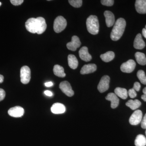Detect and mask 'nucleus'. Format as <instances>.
Listing matches in <instances>:
<instances>
[{
	"label": "nucleus",
	"mask_w": 146,
	"mask_h": 146,
	"mask_svg": "<svg viewBox=\"0 0 146 146\" xmlns=\"http://www.w3.org/2000/svg\"><path fill=\"white\" fill-rule=\"evenodd\" d=\"M106 99L111 102V107L113 109L117 107L119 105V100L115 93H110L108 94Z\"/></svg>",
	"instance_id": "obj_12"
},
{
	"label": "nucleus",
	"mask_w": 146,
	"mask_h": 146,
	"mask_svg": "<svg viewBox=\"0 0 146 146\" xmlns=\"http://www.w3.org/2000/svg\"><path fill=\"white\" fill-rule=\"evenodd\" d=\"M1 3L0 2V6H1Z\"/></svg>",
	"instance_id": "obj_41"
},
{
	"label": "nucleus",
	"mask_w": 146,
	"mask_h": 146,
	"mask_svg": "<svg viewBox=\"0 0 146 146\" xmlns=\"http://www.w3.org/2000/svg\"><path fill=\"white\" fill-rule=\"evenodd\" d=\"M25 27L27 30L32 33L37 34L39 30V24L37 18H29L25 23Z\"/></svg>",
	"instance_id": "obj_4"
},
{
	"label": "nucleus",
	"mask_w": 146,
	"mask_h": 146,
	"mask_svg": "<svg viewBox=\"0 0 146 146\" xmlns=\"http://www.w3.org/2000/svg\"><path fill=\"white\" fill-rule=\"evenodd\" d=\"M143 92L144 95H146V87H145V88L143 89Z\"/></svg>",
	"instance_id": "obj_40"
},
{
	"label": "nucleus",
	"mask_w": 146,
	"mask_h": 146,
	"mask_svg": "<svg viewBox=\"0 0 146 146\" xmlns=\"http://www.w3.org/2000/svg\"><path fill=\"white\" fill-rule=\"evenodd\" d=\"M145 29H146V26H145Z\"/></svg>",
	"instance_id": "obj_43"
},
{
	"label": "nucleus",
	"mask_w": 146,
	"mask_h": 146,
	"mask_svg": "<svg viewBox=\"0 0 146 146\" xmlns=\"http://www.w3.org/2000/svg\"><path fill=\"white\" fill-rule=\"evenodd\" d=\"M54 74L55 75L60 78H64L66 76L64 72V68L58 65H55L53 68Z\"/></svg>",
	"instance_id": "obj_21"
},
{
	"label": "nucleus",
	"mask_w": 146,
	"mask_h": 146,
	"mask_svg": "<svg viewBox=\"0 0 146 146\" xmlns=\"http://www.w3.org/2000/svg\"><path fill=\"white\" fill-rule=\"evenodd\" d=\"M136 146H145L146 145V138L144 135L139 134L136 136L135 140Z\"/></svg>",
	"instance_id": "obj_26"
},
{
	"label": "nucleus",
	"mask_w": 146,
	"mask_h": 146,
	"mask_svg": "<svg viewBox=\"0 0 146 146\" xmlns=\"http://www.w3.org/2000/svg\"><path fill=\"white\" fill-rule=\"evenodd\" d=\"M36 18L38 20L39 24V30L37 34H41L46 31L47 28L46 23L44 18L43 17H37Z\"/></svg>",
	"instance_id": "obj_22"
},
{
	"label": "nucleus",
	"mask_w": 146,
	"mask_h": 146,
	"mask_svg": "<svg viewBox=\"0 0 146 146\" xmlns=\"http://www.w3.org/2000/svg\"><path fill=\"white\" fill-rule=\"evenodd\" d=\"M21 80L24 84H27L30 81L31 72L30 68L27 66H24L21 68Z\"/></svg>",
	"instance_id": "obj_5"
},
{
	"label": "nucleus",
	"mask_w": 146,
	"mask_h": 146,
	"mask_svg": "<svg viewBox=\"0 0 146 146\" xmlns=\"http://www.w3.org/2000/svg\"><path fill=\"white\" fill-rule=\"evenodd\" d=\"M136 66V63L135 61L132 59H130L122 64L121 70L123 72L131 73L134 70Z\"/></svg>",
	"instance_id": "obj_8"
},
{
	"label": "nucleus",
	"mask_w": 146,
	"mask_h": 146,
	"mask_svg": "<svg viewBox=\"0 0 146 146\" xmlns=\"http://www.w3.org/2000/svg\"><path fill=\"white\" fill-rule=\"evenodd\" d=\"M137 76L141 83L146 84V76L144 71L142 70L138 71L137 73Z\"/></svg>",
	"instance_id": "obj_27"
},
{
	"label": "nucleus",
	"mask_w": 146,
	"mask_h": 146,
	"mask_svg": "<svg viewBox=\"0 0 146 146\" xmlns=\"http://www.w3.org/2000/svg\"><path fill=\"white\" fill-rule=\"evenodd\" d=\"M59 88L68 96L70 97L74 96V93L72 89L70 84L68 82L65 81L60 82L59 84Z\"/></svg>",
	"instance_id": "obj_9"
},
{
	"label": "nucleus",
	"mask_w": 146,
	"mask_h": 146,
	"mask_svg": "<svg viewBox=\"0 0 146 146\" xmlns=\"http://www.w3.org/2000/svg\"><path fill=\"white\" fill-rule=\"evenodd\" d=\"M141 85L138 82H135L133 85V89L136 91H139L141 89Z\"/></svg>",
	"instance_id": "obj_34"
},
{
	"label": "nucleus",
	"mask_w": 146,
	"mask_h": 146,
	"mask_svg": "<svg viewBox=\"0 0 146 146\" xmlns=\"http://www.w3.org/2000/svg\"><path fill=\"white\" fill-rule=\"evenodd\" d=\"M135 58L137 63L140 65H146V58L145 54L141 52H137L135 53Z\"/></svg>",
	"instance_id": "obj_25"
},
{
	"label": "nucleus",
	"mask_w": 146,
	"mask_h": 146,
	"mask_svg": "<svg viewBox=\"0 0 146 146\" xmlns=\"http://www.w3.org/2000/svg\"><path fill=\"white\" fill-rule=\"evenodd\" d=\"M101 2L103 5L107 6H112L114 4V1L113 0H102Z\"/></svg>",
	"instance_id": "obj_29"
},
{
	"label": "nucleus",
	"mask_w": 146,
	"mask_h": 146,
	"mask_svg": "<svg viewBox=\"0 0 146 146\" xmlns=\"http://www.w3.org/2000/svg\"><path fill=\"white\" fill-rule=\"evenodd\" d=\"M145 46V44L142 39V35L138 33L136 35L133 42V47L136 49L141 50Z\"/></svg>",
	"instance_id": "obj_16"
},
{
	"label": "nucleus",
	"mask_w": 146,
	"mask_h": 146,
	"mask_svg": "<svg viewBox=\"0 0 146 146\" xmlns=\"http://www.w3.org/2000/svg\"><path fill=\"white\" fill-rule=\"evenodd\" d=\"M136 11L141 14L146 13V0H137L135 2Z\"/></svg>",
	"instance_id": "obj_14"
},
{
	"label": "nucleus",
	"mask_w": 146,
	"mask_h": 146,
	"mask_svg": "<svg viewBox=\"0 0 146 146\" xmlns=\"http://www.w3.org/2000/svg\"><path fill=\"white\" fill-rule=\"evenodd\" d=\"M11 3L13 5L18 6L21 5L23 3V0H11Z\"/></svg>",
	"instance_id": "obj_31"
},
{
	"label": "nucleus",
	"mask_w": 146,
	"mask_h": 146,
	"mask_svg": "<svg viewBox=\"0 0 146 146\" xmlns=\"http://www.w3.org/2000/svg\"><path fill=\"white\" fill-rule=\"evenodd\" d=\"M145 134H146V131H145Z\"/></svg>",
	"instance_id": "obj_42"
},
{
	"label": "nucleus",
	"mask_w": 146,
	"mask_h": 146,
	"mask_svg": "<svg viewBox=\"0 0 146 146\" xmlns=\"http://www.w3.org/2000/svg\"><path fill=\"white\" fill-rule=\"evenodd\" d=\"M66 110L65 106L59 103H56L51 108V111L55 114H60L64 113Z\"/></svg>",
	"instance_id": "obj_15"
},
{
	"label": "nucleus",
	"mask_w": 146,
	"mask_h": 146,
	"mask_svg": "<svg viewBox=\"0 0 146 146\" xmlns=\"http://www.w3.org/2000/svg\"><path fill=\"white\" fill-rule=\"evenodd\" d=\"M141 99H142V100H143L144 101L146 102V95H142V96H141Z\"/></svg>",
	"instance_id": "obj_39"
},
{
	"label": "nucleus",
	"mask_w": 146,
	"mask_h": 146,
	"mask_svg": "<svg viewBox=\"0 0 146 146\" xmlns=\"http://www.w3.org/2000/svg\"><path fill=\"white\" fill-rule=\"evenodd\" d=\"M143 117V113L141 110H138L133 112L129 119V122L131 125H136L141 122Z\"/></svg>",
	"instance_id": "obj_7"
},
{
	"label": "nucleus",
	"mask_w": 146,
	"mask_h": 146,
	"mask_svg": "<svg viewBox=\"0 0 146 146\" xmlns=\"http://www.w3.org/2000/svg\"><path fill=\"white\" fill-rule=\"evenodd\" d=\"M142 33H143V35L144 37L146 39V29L145 28L143 29Z\"/></svg>",
	"instance_id": "obj_37"
},
{
	"label": "nucleus",
	"mask_w": 146,
	"mask_h": 146,
	"mask_svg": "<svg viewBox=\"0 0 146 146\" xmlns=\"http://www.w3.org/2000/svg\"><path fill=\"white\" fill-rule=\"evenodd\" d=\"M115 94L117 96L123 100L127 98L128 97L127 90L125 88L117 87L115 89Z\"/></svg>",
	"instance_id": "obj_20"
},
{
	"label": "nucleus",
	"mask_w": 146,
	"mask_h": 146,
	"mask_svg": "<svg viewBox=\"0 0 146 146\" xmlns=\"http://www.w3.org/2000/svg\"><path fill=\"white\" fill-rule=\"evenodd\" d=\"M97 66L95 64H89L84 65L80 70L82 74H87L95 72L96 70Z\"/></svg>",
	"instance_id": "obj_18"
},
{
	"label": "nucleus",
	"mask_w": 146,
	"mask_h": 146,
	"mask_svg": "<svg viewBox=\"0 0 146 146\" xmlns=\"http://www.w3.org/2000/svg\"><path fill=\"white\" fill-rule=\"evenodd\" d=\"M4 76L0 74V83H2L3 82Z\"/></svg>",
	"instance_id": "obj_38"
},
{
	"label": "nucleus",
	"mask_w": 146,
	"mask_h": 146,
	"mask_svg": "<svg viewBox=\"0 0 146 146\" xmlns=\"http://www.w3.org/2000/svg\"><path fill=\"white\" fill-rule=\"evenodd\" d=\"M126 27V21L123 18H119L115 22L111 34L110 38L113 41H117L123 35Z\"/></svg>",
	"instance_id": "obj_1"
},
{
	"label": "nucleus",
	"mask_w": 146,
	"mask_h": 146,
	"mask_svg": "<svg viewBox=\"0 0 146 146\" xmlns=\"http://www.w3.org/2000/svg\"><path fill=\"white\" fill-rule=\"evenodd\" d=\"M81 43L78 36H73L72 37V41L67 44V47L68 49L75 51L77 48L80 47Z\"/></svg>",
	"instance_id": "obj_11"
},
{
	"label": "nucleus",
	"mask_w": 146,
	"mask_h": 146,
	"mask_svg": "<svg viewBox=\"0 0 146 146\" xmlns=\"http://www.w3.org/2000/svg\"><path fill=\"white\" fill-rule=\"evenodd\" d=\"M110 78L109 76H104L102 78L98 85V89L100 93H102L108 90L109 88Z\"/></svg>",
	"instance_id": "obj_6"
},
{
	"label": "nucleus",
	"mask_w": 146,
	"mask_h": 146,
	"mask_svg": "<svg viewBox=\"0 0 146 146\" xmlns=\"http://www.w3.org/2000/svg\"><path fill=\"white\" fill-rule=\"evenodd\" d=\"M5 95V91L3 89L0 88V102L4 99Z\"/></svg>",
	"instance_id": "obj_32"
},
{
	"label": "nucleus",
	"mask_w": 146,
	"mask_h": 146,
	"mask_svg": "<svg viewBox=\"0 0 146 146\" xmlns=\"http://www.w3.org/2000/svg\"><path fill=\"white\" fill-rule=\"evenodd\" d=\"M25 112L24 109L20 106H16L9 110V115L13 117H21Z\"/></svg>",
	"instance_id": "obj_10"
},
{
	"label": "nucleus",
	"mask_w": 146,
	"mask_h": 146,
	"mask_svg": "<svg viewBox=\"0 0 146 146\" xmlns=\"http://www.w3.org/2000/svg\"><path fill=\"white\" fill-rule=\"evenodd\" d=\"M68 1L72 6L76 8H79L82 5V0H69Z\"/></svg>",
	"instance_id": "obj_28"
},
{
	"label": "nucleus",
	"mask_w": 146,
	"mask_h": 146,
	"mask_svg": "<svg viewBox=\"0 0 146 146\" xmlns=\"http://www.w3.org/2000/svg\"><path fill=\"white\" fill-rule=\"evenodd\" d=\"M104 15L105 17L106 23L107 27H110L112 26L115 21L114 14L109 11H106L104 13Z\"/></svg>",
	"instance_id": "obj_17"
},
{
	"label": "nucleus",
	"mask_w": 146,
	"mask_h": 146,
	"mask_svg": "<svg viewBox=\"0 0 146 146\" xmlns=\"http://www.w3.org/2000/svg\"><path fill=\"white\" fill-rule=\"evenodd\" d=\"M87 29L89 33L94 35L98 34L99 31V23L97 16H89L86 22Z\"/></svg>",
	"instance_id": "obj_2"
},
{
	"label": "nucleus",
	"mask_w": 146,
	"mask_h": 146,
	"mask_svg": "<svg viewBox=\"0 0 146 146\" xmlns=\"http://www.w3.org/2000/svg\"><path fill=\"white\" fill-rule=\"evenodd\" d=\"M53 83L51 82H46V83H45V85L46 87H50V86H53Z\"/></svg>",
	"instance_id": "obj_36"
},
{
	"label": "nucleus",
	"mask_w": 146,
	"mask_h": 146,
	"mask_svg": "<svg viewBox=\"0 0 146 146\" xmlns=\"http://www.w3.org/2000/svg\"><path fill=\"white\" fill-rule=\"evenodd\" d=\"M128 95L131 98H134L137 96L136 91L133 88L130 89L128 92Z\"/></svg>",
	"instance_id": "obj_30"
},
{
	"label": "nucleus",
	"mask_w": 146,
	"mask_h": 146,
	"mask_svg": "<svg viewBox=\"0 0 146 146\" xmlns=\"http://www.w3.org/2000/svg\"><path fill=\"white\" fill-rule=\"evenodd\" d=\"M141 102L138 100H129L126 103V105L132 110L137 109L141 106Z\"/></svg>",
	"instance_id": "obj_23"
},
{
	"label": "nucleus",
	"mask_w": 146,
	"mask_h": 146,
	"mask_svg": "<svg viewBox=\"0 0 146 146\" xmlns=\"http://www.w3.org/2000/svg\"><path fill=\"white\" fill-rule=\"evenodd\" d=\"M68 62L70 68L73 70H75L78 66V60L74 55L70 54L68 55Z\"/></svg>",
	"instance_id": "obj_19"
},
{
	"label": "nucleus",
	"mask_w": 146,
	"mask_h": 146,
	"mask_svg": "<svg viewBox=\"0 0 146 146\" xmlns=\"http://www.w3.org/2000/svg\"><path fill=\"white\" fill-rule=\"evenodd\" d=\"M141 127L144 129H146V113L141 121Z\"/></svg>",
	"instance_id": "obj_33"
},
{
	"label": "nucleus",
	"mask_w": 146,
	"mask_h": 146,
	"mask_svg": "<svg viewBox=\"0 0 146 146\" xmlns=\"http://www.w3.org/2000/svg\"><path fill=\"white\" fill-rule=\"evenodd\" d=\"M44 94L46 96H52L53 95L52 93L50 91H48V90L45 91Z\"/></svg>",
	"instance_id": "obj_35"
},
{
	"label": "nucleus",
	"mask_w": 146,
	"mask_h": 146,
	"mask_svg": "<svg viewBox=\"0 0 146 146\" xmlns=\"http://www.w3.org/2000/svg\"><path fill=\"white\" fill-rule=\"evenodd\" d=\"M66 19L62 16H58L55 19L54 22V30L56 33L63 31L67 26Z\"/></svg>",
	"instance_id": "obj_3"
},
{
	"label": "nucleus",
	"mask_w": 146,
	"mask_h": 146,
	"mask_svg": "<svg viewBox=\"0 0 146 146\" xmlns=\"http://www.w3.org/2000/svg\"><path fill=\"white\" fill-rule=\"evenodd\" d=\"M80 57L82 60L86 62H89L92 59L91 55L88 52V49L86 46H83L79 51Z\"/></svg>",
	"instance_id": "obj_13"
},
{
	"label": "nucleus",
	"mask_w": 146,
	"mask_h": 146,
	"mask_svg": "<svg viewBox=\"0 0 146 146\" xmlns=\"http://www.w3.org/2000/svg\"><path fill=\"white\" fill-rule=\"evenodd\" d=\"M115 54L112 51H108L100 55L101 58L105 62H109L114 59Z\"/></svg>",
	"instance_id": "obj_24"
}]
</instances>
